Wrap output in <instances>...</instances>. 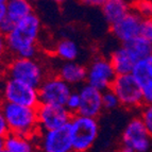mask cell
Here are the masks:
<instances>
[{
  "instance_id": "cell-28",
  "label": "cell",
  "mask_w": 152,
  "mask_h": 152,
  "mask_svg": "<svg viewBox=\"0 0 152 152\" xmlns=\"http://www.w3.org/2000/svg\"><path fill=\"white\" fill-rule=\"evenodd\" d=\"M9 48H8V42H7V36L0 32V62H3L9 58Z\"/></svg>"
},
{
  "instance_id": "cell-38",
  "label": "cell",
  "mask_w": 152,
  "mask_h": 152,
  "mask_svg": "<svg viewBox=\"0 0 152 152\" xmlns=\"http://www.w3.org/2000/svg\"><path fill=\"white\" fill-rule=\"evenodd\" d=\"M31 2H37V1H39V0H30Z\"/></svg>"
},
{
  "instance_id": "cell-18",
  "label": "cell",
  "mask_w": 152,
  "mask_h": 152,
  "mask_svg": "<svg viewBox=\"0 0 152 152\" xmlns=\"http://www.w3.org/2000/svg\"><path fill=\"white\" fill-rule=\"evenodd\" d=\"M4 5L7 11L5 17L14 23H19L34 13L32 2L30 0H8Z\"/></svg>"
},
{
  "instance_id": "cell-32",
  "label": "cell",
  "mask_w": 152,
  "mask_h": 152,
  "mask_svg": "<svg viewBox=\"0 0 152 152\" xmlns=\"http://www.w3.org/2000/svg\"><path fill=\"white\" fill-rule=\"evenodd\" d=\"M7 16V11H5V5H0V25L2 23L3 19Z\"/></svg>"
},
{
  "instance_id": "cell-40",
  "label": "cell",
  "mask_w": 152,
  "mask_h": 152,
  "mask_svg": "<svg viewBox=\"0 0 152 152\" xmlns=\"http://www.w3.org/2000/svg\"><path fill=\"white\" fill-rule=\"evenodd\" d=\"M1 103H2V100H1V97H0V105H1Z\"/></svg>"
},
{
  "instance_id": "cell-20",
  "label": "cell",
  "mask_w": 152,
  "mask_h": 152,
  "mask_svg": "<svg viewBox=\"0 0 152 152\" xmlns=\"http://www.w3.org/2000/svg\"><path fill=\"white\" fill-rule=\"evenodd\" d=\"M122 45L131 52V54L134 56L137 62L145 60L152 54V44L140 36H137Z\"/></svg>"
},
{
  "instance_id": "cell-17",
  "label": "cell",
  "mask_w": 152,
  "mask_h": 152,
  "mask_svg": "<svg viewBox=\"0 0 152 152\" xmlns=\"http://www.w3.org/2000/svg\"><path fill=\"white\" fill-rule=\"evenodd\" d=\"M4 149L10 152H38L37 145L33 137L11 132L4 137Z\"/></svg>"
},
{
  "instance_id": "cell-15",
  "label": "cell",
  "mask_w": 152,
  "mask_h": 152,
  "mask_svg": "<svg viewBox=\"0 0 152 152\" xmlns=\"http://www.w3.org/2000/svg\"><path fill=\"white\" fill-rule=\"evenodd\" d=\"M109 58L117 76L132 74V70L137 63L134 56H132L131 52L124 45L119 48L115 49Z\"/></svg>"
},
{
  "instance_id": "cell-33",
  "label": "cell",
  "mask_w": 152,
  "mask_h": 152,
  "mask_svg": "<svg viewBox=\"0 0 152 152\" xmlns=\"http://www.w3.org/2000/svg\"><path fill=\"white\" fill-rule=\"evenodd\" d=\"M118 152H135V151L133 149H132V148L127 147V146H124V145H121V147L119 148Z\"/></svg>"
},
{
  "instance_id": "cell-31",
  "label": "cell",
  "mask_w": 152,
  "mask_h": 152,
  "mask_svg": "<svg viewBox=\"0 0 152 152\" xmlns=\"http://www.w3.org/2000/svg\"><path fill=\"white\" fill-rule=\"evenodd\" d=\"M83 4L91 7V8H100L103 7V4L107 2V0H81Z\"/></svg>"
},
{
  "instance_id": "cell-2",
  "label": "cell",
  "mask_w": 152,
  "mask_h": 152,
  "mask_svg": "<svg viewBox=\"0 0 152 152\" xmlns=\"http://www.w3.org/2000/svg\"><path fill=\"white\" fill-rule=\"evenodd\" d=\"M11 133L34 137L39 133L36 107L2 102L0 105Z\"/></svg>"
},
{
  "instance_id": "cell-9",
  "label": "cell",
  "mask_w": 152,
  "mask_h": 152,
  "mask_svg": "<svg viewBox=\"0 0 152 152\" xmlns=\"http://www.w3.org/2000/svg\"><path fill=\"white\" fill-rule=\"evenodd\" d=\"M117 77L110 58L96 56L86 67V83L101 91L111 88Z\"/></svg>"
},
{
  "instance_id": "cell-36",
  "label": "cell",
  "mask_w": 152,
  "mask_h": 152,
  "mask_svg": "<svg viewBox=\"0 0 152 152\" xmlns=\"http://www.w3.org/2000/svg\"><path fill=\"white\" fill-rule=\"evenodd\" d=\"M52 2H54V3H56V4H61V3H63L65 0H51Z\"/></svg>"
},
{
  "instance_id": "cell-26",
  "label": "cell",
  "mask_w": 152,
  "mask_h": 152,
  "mask_svg": "<svg viewBox=\"0 0 152 152\" xmlns=\"http://www.w3.org/2000/svg\"><path fill=\"white\" fill-rule=\"evenodd\" d=\"M140 88L142 91V97H144L145 104L152 103V79H147L144 82L140 84Z\"/></svg>"
},
{
  "instance_id": "cell-37",
  "label": "cell",
  "mask_w": 152,
  "mask_h": 152,
  "mask_svg": "<svg viewBox=\"0 0 152 152\" xmlns=\"http://www.w3.org/2000/svg\"><path fill=\"white\" fill-rule=\"evenodd\" d=\"M8 0H0V5H4Z\"/></svg>"
},
{
  "instance_id": "cell-7",
  "label": "cell",
  "mask_w": 152,
  "mask_h": 152,
  "mask_svg": "<svg viewBox=\"0 0 152 152\" xmlns=\"http://www.w3.org/2000/svg\"><path fill=\"white\" fill-rule=\"evenodd\" d=\"M37 89L41 103L58 105H65L69 95L74 91L70 84L56 74L47 75Z\"/></svg>"
},
{
  "instance_id": "cell-8",
  "label": "cell",
  "mask_w": 152,
  "mask_h": 152,
  "mask_svg": "<svg viewBox=\"0 0 152 152\" xmlns=\"http://www.w3.org/2000/svg\"><path fill=\"white\" fill-rule=\"evenodd\" d=\"M38 152H74L68 124L48 131H39L34 137Z\"/></svg>"
},
{
  "instance_id": "cell-14",
  "label": "cell",
  "mask_w": 152,
  "mask_h": 152,
  "mask_svg": "<svg viewBox=\"0 0 152 152\" xmlns=\"http://www.w3.org/2000/svg\"><path fill=\"white\" fill-rule=\"evenodd\" d=\"M56 74L71 86L86 82V67L76 61L63 62Z\"/></svg>"
},
{
  "instance_id": "cell-3",
  "label": "cell",
  "mask_w": 152,
  "mask_h": 152,
  "mask_svg": "<svg viewBox=\"0 0 152 152\" xmlns=\"http://www.w3.org/2000/svg\"><path fill=\"white\" fill-rule=\"evenodd\" d=\"M48 72L37 58H18L11 56L9 61L4 62L3 76L25 82L37 88Z\"/></svg>"
},
{
  "instance_id": "cell-6",
  "label": "cell",
  "mask_w": 152,
  "mask_h": 152,
  "mask_svg": "<svg viewBox=\"0 0 152 152\" xmlns=\"http://www.w3.org/2000/svg\"><path fill=\"white\" fill-rule=\"evenodd\" d=\"M111 89L118 97L120 105L127 109H135L145 104L140 85L132 74L117 76Z\"/></svg>"
},
{
  "instance_id": "cell-39",
  "label": "cell",
  "mask_w": 152,
  "mask_h": 152,
  "mask_svg": "<svg viewBox=\"0 0 152 152\" xmlns=\"http://www.w3.org/2000/svg\"><path fill=\"white\" fill-rule=\"evenodd\" d=\"M1 152H10V151H8V150H5V149H3V150H2V151H1Z\"/></svg>"
},
{
  "instance_id": "cell-12",
  "label": "cell",
  "mask_w": 152,
  "mask_h": 152,
  "mask_svg": "<svg viewBox=\"0 0 152 152\" xmlns=\"http://www.w3.org/2000/svg\"><path fill=\"white\" fill-rule=\"evenodd\" d=\"M78 93L81 98V104L78 114L97 118L104 110L102 91L85 82L80 86Z\"/></svg>"
},
{
  "instance_id": "cell-22",
  "label": "cell",
  "mask_w": 152,
  "mask_h": 152,
  "mask_svg": "<svg viewBox=\"0 0 152 152\" xmlns=\"http://www.w3.org/2000/svg\"><path fill=\"white\" fill-rule=\"evenodd\" d=\"M131 7L142 18L152 17V0H135Z\"/></svg>"
},
{
  "instance_id": "cell-21",
  "label": "cell",
  "mask_w": 152,
  "mask_h": 152,
  "mask_svg": "<svg viewBox=\"0 0 152 152\" xmlns=\"http://www.w3.org/2000/svg\"><path fill=\"white\" fill-rule=\"evenodd\" d=\"M132 75L138 84L147 79H152V54L145 60L137 62L132 70Z\"/></svg>"
},
{
  "instance_id": "cell-24",
  "label": "cell",
  "mask_w": 152,
  "mask_h": 152,
  "mask_svg": "<svg viewBox=\"0 0 152 152\" xmlns=\"http://www.w3.org/2000/svg\"><path fill=\"white\" fill-rule=\"evenodd\" d=\"M80 104H81V98H80V95H79L78 91H72L70 95H69L67 101H66L65 107L70 112L71 114H78L79 109H80Z\"/></svg>"
},
{
  "instance_id": "cell-13",
  "label": "cell",
  "mask_w": 152,
  "mask_h": 152,
  "mask_svg": "<svg viewBox=\"0 0 152 152\" xmlns=\"http://www.w3.org/2000/svg\"><path fill=\"white\" fill-rule=\"evenodd\" d=\"M142 18L134 11L122 17L120 20L110 26L111 33L122 44L140 36V23Z\"/></svg>"
},
{
  "instance_id": "cell-23",
  "label": "cell",
  "mask_w": 152,
  "mask_h": 152,
  "mask_svg": "<svg viewBox=\"0 0 152 152\" xmlns=\"http://www.w3.org/2000/svg\"><path fill=\"white\" fill-rule=\"evenodd\" d=\"M102 102L105 110H114L120 105L119 99L111 88L102 91Z\"/></svg>"
},
{
  "instance_id": "cell-1",
  "label": "cell",
  "mask_w": 152,
  "mask_h": 152,
  "mask_svg": "<svg viewBox=\"0 0 152 152\" xmlns=\"http://www.w3.org/2000/svg\"><path fill=\"white\" fill-rule=\"evenodd\" d=\"M41 33L42 21L35 13L16 23L14 29L7 35L10 56L37 58Z\"/></svg>"
},
{
  "instance_id": "cell-5",
  "label": "cell",
  "mask_w": 152,
  "mask_h": 152,
  "mask_svg": "<svg viewBox=\"0 0 152 152\" xmlns=\"http://www.w3.org/2000/svg\"><path fill=\"white\" fill-rule=\"evenodd\" d=\"M0 97L2 102L30 107H37L41 103L36 87L5 76L0 78Z\"/></svg>"
},
{
  "instance_id": "cell-19",
  "label": "cell",
  "mask_w": 152,
  "mask_h": 152,
  "mask_svg": "<svg viewBox=\"0 0 152 152\" xmlns=\"http://www.w3.org/2000/svg\"><path fill=\"white\" fill-rule=\"evenodd\" d=\"M52 52L58 58L63 62L76 61L80 53L78 44L70 38L58 39L53 46Z\"/></svg>"
},
{
  "instance_id": "cell-34",
  "label": "cell",
  "mask_w": 152,
  "mask_h": 152,
  "mask_svg": "<svg viewBox=\"0 0 152 152\" xmlns=\"http://www.w3.org/2000/svg\"><path fill=\"white\" fill-rule=\"evenodd\" d=\"M4 149V138L3 137H0V152Z\"/></svg>"
},
{
  "instance_id": "cell-25",
  "label": "cell",
  "mask_w": 152,
  "mask_h": 152,
  "mask_svg": "<svg viewBox=\"0 0 152 152\" xmlns=\"http://www.w3.org/2000/svg\"><path fill=\"white\" fill-rule=\"evenodd\" d=\"M140 36L152 44V17L142 18L140 23Z\"/></svg>"
},
{
  "instance_id": "cell-35",
  "label": "cell",
  "mask_w": 152,
  "mask_h": 152,
  "mask_svg": "<svg viewBox=\"0 0 152 152\" xmlns=\"http://www.w3.org/2000/svg\"><path fill=\"white\" fill-rule=\"evenodd\" d=\"M3 70H4V63L0 62V78L3 76Z\"/></svg>"
},
{
  "instance_id": "cell-10",
  "label": "cell",
  "mask_w": 152,
  "mask_h": 152,
  "mask_svg": "<svg viewBox=\"0 0 152 152\" xmlns=\"http://www.w3.org/2000/svg\"><path fill=\"white\" fill-rule=\"evenodd\" d=\"M38 127L41 131H48L65 127L69 124L72 114L65 105L39 103L37 107Z\"/></svg>"
},
{
  "instance_id": "cell-11",
  "label": "cell",
  "mask_w": 152,
  "mask_h": 152,
  "mask_svg": "<svg viewBox=\"0 0 152 152\" xmlns=\"http://www.w3.org/2000/svg\"><path fill=\"white\" fill-rule=\"evenodd\" d=\"M150 137L147 128L140 117H135L129 121L122 133V144L135 152H146L150 147Z\"/></svg>"
},
{
  "instance_id": "cell-27",
  "label": "cell",
  "mask_w": 152,
  "mask_h": 152,
  "mask_svg": "<svg viewBox=\"0 0 152 152\" xmlns=\"http://www.w3.org/2000/svg\"><path fill=\"white\" fill-rule=\"evenodd\" d=\"M140 118L144 121L145 126L147 128L149 134L152 136V103L151 104H146L142 112V116Z\"/></svg>"
},
{
  "instance_id": "cell-4",
  "label": "cell",
  "mask_w": 152,
  "mask_h": 152,
  "mask_svg": "<svg viewBox=\"0 0 152 152\" xmlns=\"http://www.w3.org/2000/svg\"><path fill=\"white\" fill-rule=\"evenodd\" d=\"M74 152H87L94 146L99 134L97 118L75 114L68 124Z\"/></svg>"
},
{
  "instance_id": "cell-16",
  "label": "cell",
  "mask_w": 152,
  "mask_h": 152,
  "mask_svg": "<svg viewBox=\"0 0 152 152\" xmlns=\"http://www.w3.org/2000/svg\"><path fill=\"white\" fill-rule=\"evenodd\" d=\"M132 11V7L127 0H107L101 8L102 15L110 26L120 20Z\"/></svg>"
},
{
  "instance_id": "cell-29",
  "label": "cell",
  "mask_w": 152,
  "mask_h": 152,
  "mask_svg": "<svg viewBox=\"0 0 152 152\" xmlns=\"http://www.w3.org/2000/svg\"><path fill=\"white\" fill-rule=\"evenodd\" d=\"M15 26H16V23H14L12 20H10L9 18L5 17L4 19H3L2 23L0 25V32L7 36L9 33H10L11 31L14 29V27H15Z\"/></svg>"
},
{
  "instance_id": "cell-30",
  "label": "cell",
  "mask_w": 152,
  "mask_h": 152,
  "mask_svg": "<svg viewBox=\"0 0 152 152\" xmlns=\"http://www.w3.org/2000/svg\"><path fill=\"white\" fill-rule=\"evenodd\" d=\"M9 133H10V130H9L8 124L5 121L4 116H3L1 110H0V137H3V138H4Z\"/></svg>"
}]
</instances>
